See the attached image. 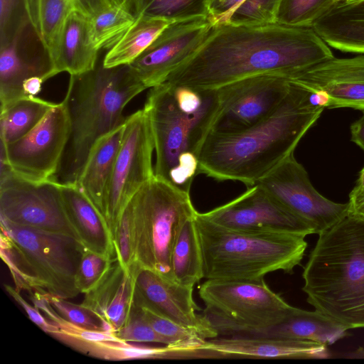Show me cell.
Masks as SVG:
<instances>
[{
  "mask_svg": "<svg viewBox=\"0 0 364 364\" xmlns=\"http://www.w3.org/2000/svg\"><path fill=\"white\" fill-rule=\"evenodd\" d=\"M333 58L311 27L277 22L228 23L213 26L205 41L166 82L197 90L217 89L250 76L275 74L291 78Z\"/></svg>",
  "mask_w": 364,
  "mask_h": 364,
  "instance_id": "cell-1",
  "label": "cell"
},
{
  "mask_svg": "<svg viewBox=\"0 0 364 364\" xmlns=\"http://www.w3.org/2000/svg\"><path fill=\"white\" fill-rule=\"evenodd\" d=\"M289 82L281 104L257 124L232 134L210 132L199 154L198 173L252 186L293 154L325 108L316 103L314 90Z\"/></svg>",
  "mask_w": 364,
  "mask_h": 364,
  "instance_id": "cell-2",
  "label": "cell"
},
{
  "mask_svg": "<svg viewBox=\"0 0 364 364\" xmlns=\"http://www.w3.org/2000/svg\"><path fill=\"white\" fill-rule=\"evenodd\" d=\"M302 277L315 310L348 330L364 328V218L348 213L320 232Z\"/></svg>",
  "mask_w": 364,
  "mask_h": 364,
  "instance_id": "cell-3",
  "label": "cell"
},
{
  "mask_svg": "<svg viewBox=\"0 0 364 364\" xmlns=\"http://www.w3.org/2000/svg\"><path fill=\"white\" fill-rule=\"evenodd\" d=\"M146 89L130 65L105 68L102 62L89 72L70 75L64 97L70 134L54 181L77 184L94 144L125 123L124 107Z\"/></svg>",
  "mask_w": 364,
  "mask_h": 364,
  "instance_id": "cell-4",
  "label": "cell"
},
{
  "mask_svg": "<svg viewBox=\"0 0 364 364\" xmlns=\"http://www.w3.org/2000/svg\"><path fill=\"white\" fill-rule=\"evenodd\" d=\"M220 107L218 89H207L202 104L180 107L172 86L164 82L153 87L144 109L148 115L156 151L154 175L190 193L198 173L199 154Z\"/></svg>",
  "mask_w": 364,
  "mask_h": 364,
  "instance_id": "cell-5",
  "label": "cell"
},
{
  "mask_svg": "<svg viewBox=\"0 0 364 364\" xmlns=\"http://www.w3.org/2000/svg\"><path fill=\"white\" fill-rule=\"evenodd\" d=\"M195 223L206 279L259 280L279 270L291 274L307 247L306 237L301 235L230 229L205 219L198 212Z\"/></svg>",
  "mask_w": 364,
  "mask_h": 364,
  "instance_id": "cell-6",
  "label": "cell"
},
{
  "mask_svg": "<svg viewBox=\"0 0 364 364\" xmlns=\"http://www.w3.org/2000/svg\"><path fill=\"white\" fill-rule=\"evenodd\" d=\"M129 203L135 237L133 267L151 269L173 282L171 256L176 237L184 222L198 212L190 193L154 175Z\"/></svg>",
  "mask_w": 364,
  "mask_h": 364,
  "instance_id": "cell-7",
  "label": "cell"
},
{
  "mask_svg": "<svg viewBox=\"0 0 364 364\" xmlns=\"http://www.w3.org/2000/svg\"><path fill=\"white\" fill-rule=\"evenodd\" d=\"M203 316L218 336L249 334L272 326L291 306L259 280L207 279L199 287Z\"/></svg>",
  "mask_w": 364,
  "mask_h": 364,
  "instance_id": "cell-8",
  "label": "cell"
},
{
  "mask_svg": "<svg viewBox=\"0 0 364 364\" xmlns=\"http://www.w3.org/2000/svg\"><path fill=\"white\" fill-rule=\"evenodd\" d=\"M1 230L20 249L43 291L66 299L80 294L75 278L86 248L79 240L2 220Z\"/></svg>",
  "mask_w": 364,
  "mask_h": 364,
  "instance_id": "cell-9",
  "label": "cell"
},
{
  "mask_svg": "<svg viewBox=\"0 0 364 364\" xmlns=\"http://www.w3.org/2000/svg\"><path fill=\"white\" fill-rule=\"evenodd\" d=\"M71 124L65 99L56 103L28 134L4 145L1 155L17 176L41 183L53 180L66 149Z\"/></svg>",
  "mask_w": 364,
  "mask_h": 364,
  "instance_id": "cell-10",
  "label": "cell"
},
{
  "mask_svg": "<svg viewBox=\"0 0 364 364\" xmlns=\"http://www.w3.org/2000/svg\"><path fill=\"white\" fill-rule=\"evenodd\" d=\"M124 124L106 196L105 219L112 234L127 204L154 176V142L147 114L139 109L127 117Z\"/></svg>",
  "mask_w": 364,
  "mask_h": 364,
  "instance_id": "cell-11",
  "label": "cell"
},
{
  "mask_svg": "<svg viewBox=\"0 0 364 364\" xmlns=\"http://www.w3.org/2000/svg\"><path fill=\"white\" fill-rule=\"evenodd\" d=\"M1 220L43 231L77 238L68 218L58 183H34L23 179L11 168L0 172Z\"/></svg>",
  "mask_w": 364,
  "mask_h": 364,
  "instance_id": "cell-12",
  "label": "cell"
},
{
  "mask_svg": "<svg viewBox=\"0 0 364 364\" xmlns=\"http://www.w3.org/2000/svg\"><path fill=\"white\" fill-rule=\"evenodd\" d=\"M289 87V77L263 74L242 78L218 88L220 107L210 132L232 134L257 124L278 107Z\"/></svg>",
  "mask_w": 364,
  "mask_h": 364,
  "instance_id": "cell-13",
  "label": "cell"
},
{
  "mask_svg": "<svg viewBox=\"0 0 364 364\" xmlns=\"http://www.w3.org/2000/svg\"><path fill=\"white\" fill-rule=\"evenodd\" d=\"M287 208L309 223L315 233L325 230L349 213V204L328 200L311 184L294 153L257 183Z\"/></svg>",
  "mask_w": 364,
  "mask_h": 364,
  "instance_id": "cell-14",
  "label": "cell"
},
{
  "mask_svg": "<svg viewBox=\"0 0 364 364\" xmlns=\"http://www.w3.org/2000/svg\"><path fill=\"white\" fill-rule=\"evenodd\" d=\"M220 226L242 230L273 231L306 237L314 228L256 183L232 200L200 213Z\"/></svg>",
  "mask_w": 364,
  "mask_h": 364,
  "instance_id": "cell-15",
  "label": "cell"
},
{
  "mask_svg": "<svg viewBox=\"0 0 364 364\" xmlns=\"http://www.w3.org/2000/svg\"><path fill=\"white\" fill-rule=\"evenodd\" d=\"M213 26L209 16L171 22L130 64L134 73L146 89L164 82L197 51Z\"/></svg>",
  "mask_w": 364,
  "mask_h": 364,
  "instance_id": "cell-16",
  "label": "cell"
},
{
  "mask_svg": "<svg viewBox=\"0 0 364 364\" xmlns=\"http://www.w3.org/2000/svg\"><path fill=\"white\" fill-rule=\"evenodd\" d=\"M134 304L183 326L198 331L206 340L218 333L210 326L193 298L192 287L169 281L148 269L132 267Z\"/></svg>",
  "mask_w": 364,
  "mask_h": 364,
  "instance_id": "cell-17",
  "label": "cell"
},
{
  "mask_svg": "<svg viewBox=\"0 0 364 364\" xmlns=\"http://www.w3.org/2000/svg\"><path fill=\"white\" fill-rule=\"evenodd\" d=\"M308 89L324 93L328 109L364 110V55L332 58L289 78Z\"/></svg>",
  "mask_w": 364,
  "mask_h": 364,
  "instance_id": "cell-18",
  "label": "cell"
},
{
  "mask_svg": "<svg viewBox=\"0 0 364 364\" xmlns=\"http://www.w3.org/2000/svg\"><path fill=\"white\" fill-rule=\"evenodd\" d=\"M199 351L203 358H327L330 355L327 346L318 342L245 336L208 339Z\"/></svg>",
  "mask_w": 364,
  "mask_h": 364,
  "instance_id": "cell-19",
  "label": "cell"
},
{
  "mask_svg": "<svg viewBox=\"0 0 364 364\" xmlns=\"http://www.w3.org/2000/svg\"><path fill=\"white\" fill-rule=\"evenodd\" d=\"M134 296L133 272L124 268L115 258L97 284L81 303L115 332L127 322Z\"/></svg>",
  "mask_w": 364,
  "mask_h": 364,
  "instance_id": "cell-20",
  "label": "cell"
},
{
  "mask_svg": "<svg viewBox=\"0 0 364 364\" xmlns=\"http://www.w3.org/2000/svg\"><path fill=\"white\" fill-rule=\"evenodd\" d=\"M99 50L92 41L90 18L73 9L49 55L53 75H80L93 70Z\"/></svg>",
  "mask_w": 364,
  "mask_h": 364,
  "instance_id": "cell-21",
  "label": "cell"
},
{
  "mask_svg": "<svg viewBox=\"0 0 364 364\" xmlns=\"http://www.w3.org/2000/svg\"><path fill=\"white\" fill-rule=\"evenodd\" d=\"M68 218L85 247L97 254L115 258L113 237L103 215L77 184L59 183Z\"/></svg>",
  "mask_w": 364,
  "mask_h": 364,
  "instance_id": "cell-22",
  "label": "cell"
},
{
  "mask_svg": "<svg viewBox=\"0 0 364 364\" xmlns=\"http://www.w3.org/2000/svg\"><path fill=\"white\" fill-rule=\"evenodd\" d=\"M20 38L0 48V111L28 97L23 90L27 80L41 77L46 81L54 76L48 53H28L19 48Z\"/></svg>",
  "mask_w": 364,
  "mask_h": 364,
  "instance_id": "cell-23",
  "label": "cell"
},
{
  "mask_svg": "<svg viewBox=\"0 0 364 364\" xmlns=\"http://www.w3.org/2000/svg\"><path fill=\"white\" fill-rule=\"evenodd\" d=\"M311 28L331 47L364 54V0H338Z\"/></svg>",
  "mask_w": 364,
  "mask_h": 364,
  "instance_id": "cell-24",
  "label": "cell"
},
{
  "mask_svg": "<svg viewBox=\"0 0 364 364\" xmlns=\"http://www.w3.org/2000/svg\"><path fill=\"white\" fill-rule=\"evenodd\" d=\"M124 124L96 141L77 182L80 188L105 218L107 188L124 136Z\"/></svg>",
  "mask_w": 364,
  "mask_h": 364,
  "instance_id": "cell-25",
  "label": "cell"
},
{
  "mask_svg": "<svg viewBox=\"0 0 364 364\" xmlns=\"http://www.w3.org/2000/svg\"><path fill=\"white\" fill-rule=\"evenodd\" d=\"M348 330L316 310L310 311L291 306L276 324L242 336L311 341L328 346L343 338Z\"/></svg>",
  "mask_w": 364,
  "mask_h": 364,
  "instance_id": "cell-26",
  "label": "cell"
},
{
  "mask_svg": "<svg viewBox=\"0 0 364 364\" xmlns=\"http://www.w3.org/2000/svg\"><path fill=\"white\" fill-rule=\"evenodd\" d=\"M168 20L139 16L105 54L102 63L113 68L133 63L171 23Z\"/></svg>",
  "mask_w": 364,
  "mask_h": 364,
  "instance_id": "cell-27",
  "label": "cell"
},
{
  "mask_svg": "<svg viewBox=\"0 0 364 364\" xmlns=\"http://www.w3.org/2000/svg\"><path fill=\"white\" fill-rule=\"evenodd\" d=\"M195 215L185 221L178 230L171 256L173 281L192 287L203 278L202 255Z\"/></svg>",
  "mask_w": 364,
  "mask_h": 364,
  "instance_id": "cell-28",
  "label": "cell"
},
{
  "mask_svg": "<svg viewBox=\"0 0 364 364\" xmlns=\"http://www.w3.org/2000/svg\"><path fill=\"white\" fill-rule=\"evenodd\" d=\"M55 104L32 96L18 100L1 111V142L6 145L25 136Z\"/></svg>",
  "mask_w": 364,
  "mask_h": 364,
  "instance_id": "cell-29",
  "label": "cell"
},
{
  "mask_svg": "<svg viewBox=\"0 0 364 364\" xmlns=\"http://www.w3.org/2000/svg\"><path fill=\"white\" fill-rule=\"evenodd\" d=\"M31 26L48 55L73 10L70 0H28Z\"/></svg>",
  "mask_w": 364,
  "mask_h": 364,
  "instance_id": "cell-30",
  "label": "cell"
},
{
  "mask_svg": "<svg viewBox=\"0 0 364 364\" xmlns=\"http://www.w3.org/2000/svg\"><path fill=\"white\" fill-rule=\"evenodd\" d=\"M213 0H127L134 16L159 18L176 21L208 16Z\"/></svg>",
  "mask_w": 364,
  "mask_h": 364,
  "instance_id": "cell-31",
  "label": "cell"
},
{
  "mask_svg": "<svg viewBox=\"0 0 364 364\" xmlns=\"http://www.w3.org/2000/svg\"><path fill=\"white\" fill-rule=\"evenodd\" d=\"M65 344L89 356L107 360H128L167 357L166 347L162 348H146L124 341H70Z\"/></svg>",
  "mask_w": 364,
  "mask_h": 364,
  "instance_id": "cell-32",
  "label": "cell"
},
{
  "mask_svg": "<svg viewBox=\"0 0 364 364\" xmlns=\"http://www.w3.org/2000/svg\"><path fill=\"white\" fill-rule=\"evenodd\" d=\"M124 4H117L90 18L94 44L100 50L109 49L135 21Z\"/></svg>",
  "mask_w": 364,
  "mask_h": 364,
  "instance_id": "cell-33",
  "label": "cell"
},
{
  "mask_svg": "<svg viewBox=\"0 0 364 364\" xmlns=\"http://www.w3.org/2000/svg\"><path fill=\"white\" fill-rule=\"evenodd\" d=\"M0 253L11 274L16 290H25L29 294L33 291L46 293L41 289L33 269L20 249L3 231L1 232Z\"/></svg>",
  "mask_w": 364,
  "mask_h": 364,
  "instance_id": "cell-34",
  "label": "cell"
},
{
  "mask_svg": "<svg viewBox=\"0 0 364 364\" xmlns=\"http://www.w3.org/2000/svg\"><path fill=\"white\" fill-rule=\"evenodd\" d=\"M338 0H280L276 22L291 26L312 27Z\"/></svg>",
  "mask_w": 364,
  "mask_h": 364,
  "instance_id": "cell-35",
  "label": "cell"
},
{
  "mask_svg": "<svg viewBox=\"0 0 364 364\" xmlns=\"http://www.w3.org/2000/svg\"><path fill=\"white\" fill-rule=\"evenodd\" d=\"M280 0H244L231 11L218 18L214 25H261L276 22Z\"/></svg>",
  "mask_w": 364,
  "mask_h": 364,
  "instance_id": "cell-36",
  "label": "cell"
},
{
  "mask_svg": "<svg viewBox=\"0 0 364 364\" xmlns=\"http://www.w3.org/2000/svg\"><path fill=\"white\" fill-rule=\"evenodd\" d=\"M28 25V0H0V48L17 41Z\"/></svg>",
  "mask_w": 364,
  "mask_h": 364,
  "instance_id": "cell-37",
  "label": "cell"
},
{
  "mask_svg": "<svg viewBox=\"0 0 364 364\" xmlns=\"http://www.w3.org/2000/svg\"><path fill=\"white\" fill-rule=\"evenodd\" d=\"M115 255L119 264L132 269L134 264V226L130 203L124 210L112 233Z\"/></svg>",
  "mask_w": 364,
  "mask_h": 364,
  "instance_id": "cell-38",
  "label": "cell"
},
{
  "mask_svg": "<svg viewBox=\"0 0 364 364\" xmlns=\"http://www.w3.org/2000/svg\"><path fill=\"white\" fill-rule=\"evenodd\" d=\"M124 342L156 343L169 346L168 341L157 333L149 323L141 309L134 304L125 324L114 332Z\"/></svg>",
  "mask_w": 364,
  "mask_h": 364,
  "instance_id": "cell-39",
  "label": "cell"
},
{
  "mask_svg": "<svg viewBox=\"0 0 364 364\" xmlns=\"http://www.w3.org/2000/svg\"><path fill=\"white\" fill-rule=\"evenodd\" d=\"M46 296L56 312L68 322L89 330L109 331L94 313L81 304H74L48 293Z\"/></svg>",
  "mask_w": 364,
  "mask_h": 364,
  "instance_id": "cell-40",
  "label": "cell"
},
{
  "mask_svg": "<svg viewBox=\"0 0 364 364\" xmlns=\"http://www.w3.org/2000/svg\"><path fill=\"white\" fill-rule=\"evenodd\" d=\"M115 258H110L85 249L75 278L76 286L80 293L86 294L92 289Z\"/></svg>",
  "mask_w": 364,
  "mask_h": 364,
  "instance_id": "cell-41",
  "label": "cell"
},
{
  "mask_svg": "<svg viewBox=\"0 0 364 364\" xmlns=\"http://www.w3.org/2000/svg\"><path fill=\"white\" fill-rule=\"evenodd\" d=\"M5 289L9 294L25 310L30 320L45 333L51 335L58 330V327L49 322L43 316L36 306L29 304L20 294V291L10 285L5 284Z\"/></svg>",
  "mask_w": 364,
  "mask_h": 364,
  "instance_id": "cell-42",
  "label": "cell"
},
{
  "mask_svg": "<svg viewBox=\"0 0 364 364\" xmlns=\"http://www.w3.org/2000/svg\"><path fill=\"white\" fill-rule=\"evenodd\" d=\"M73 9L91 18L117 4L115 0H70Z\"/></svg>",
  "mask_w": 364,
  "mask_h": 364,
  "instance_id": "cell-43",
  "label": "cell"
},
{
  "mask_svg": "<svg viewBox=\"0 0 364 364\" xmlns=\"http://www.w3.org/2000/svg\"><path fill=\"white\" fill-rule=\"evenodd\" d=\"M240 1L241 0H213L210 7L209 16L213 23L218 18L235 9Z\"/></svg>",
  "mask_w": 364,
  "mask_h": 364,
  "instance_id": "cell-44",
  "label": "cell"
},
{
  "mask_svg": "<svg viewBox=\"0 0 364 364\" xmlns=\"http://www.w3.org/2000/svg\"><path fill=\"white\" fill-rule=\"evenodd\" d=\"M349 213L364 218V191L353 189L349 194Z\"/></svg>",
  "mask_w": 364,
  "mask_h": 364,
  "instance_id": "cell-45",
  "label": "cell"
},
{
  "mask_svg": "<svg viewBox=\"0 0 364 364\" xmlns=\"http://www.w3.org/2000/svg\"><path fill=\"white\" fill-rule=\"evenodd\" d=\"M362 116L350 125L351 141L364 151V110Z\"/></svg>",
  "mask_w": 364,
  "mask_h": 364,
  "instance_id": "cell-46",
  "label": "cell"
},
{
  "mask_svg": "<svg viewBox=\"0 0 364 364\" xmlns=\"http://www.w3.org/2000/svg\"><path fill=\"white\" fill-rule=\"evenodd\" d=\"M353 189L358 191H364V166L360 171L358 179Z\"/></svg>",
  "mask_w": 364,
  "mask_h": 364,
  "instance_id": "cell-47",
  "label": "cell"
},
{
  "mask_svg": "<svg viewBox=\"0 0 364 364\" xmlns=\"http://www.w3.org/2000/svg\"><path fill=\"white\" fill-rule=\"evenodd\" d=\"M117 4H122L124 3L127 0H115Z\"/></svg>",
  "mask_w": 364,
  "mask_h": 364,
  "instance_id": "cell-48",
  "label": "cell"
},
{
  "mask_svg": "<svg viewBox=\"0 0 364 364\" xmlns=\"http://www.w3.org/2000/svg\"><path fill=\"white\" fill-rule=\"evenodd\" d=\"M242 1H244V0H241V1H240V2L239 3V4H240ZM239 4H238V5H239Z\"/></svg>",
  "mask_w": 364,
  "mask_h": 364,
  "instance_id": "cell-49",
  "label": "cell"
}]
</instances>
